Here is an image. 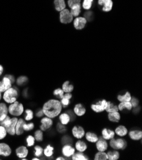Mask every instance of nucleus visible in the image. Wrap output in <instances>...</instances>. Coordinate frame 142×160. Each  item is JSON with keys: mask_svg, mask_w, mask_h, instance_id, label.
Wrapping results in <instances>:
<instances>
[{"mask_svg": "<svg viewBox=\"0 0 142 160\" xmlns=\"http://www.w3.org/2000/svg\"><path fill=\"white\" fill-rule=\"evenodd\" d=\"M62 105L60 101L52 99L44 103L42 111L46 117L52 119L59 116L62 111Z\"/></svg>", "mask_w": 142, "mask_h": 160, "instance_id": "nucleus-1", "label": "nucleus"}, {"mask_svg": "<svg viewBox=\"0 0 142 160\" xmlns=\"http://www.w3.org/2000/svg\"><path fill=\"white\" fill-rule=\"evenodd\" d=\"M19 96V93L16 88L10 87L7 91L4 92L3 99L6 103L11 104L14 102L17 101V99Z\"/></svg>", "mask_w": 142, "mask_h": 160, "instance_id": "nucleus-2", "label": "nucleus"}, {"mask_svg": "<svg viewBox=\"0 0 142 160\" xmlns=\"http://www.w3.org/2000/svg\"><path fill=\"white\" fill-rule=\"evenodd\" d=\"M8 109L9 114L15 117L21 116L24 112L23 105L17 101L14 102L10 105Z\"/></svg>", "mask_w": 142, "mask_h": 160, "instance_id": "nucleus-3", "label": "nucleus"}, {"mask_svg": "<svg viewBox=\"0 0 142 160\" xmlns=\"http://www.w3.org/2000/svg\"><path fill=\"white\" fill-rule=\"evenodd\" d=\"M110 146L114 150H124L127 147L128 144L123 138H119L115 139L112 138L110 141Z\"/></svg>", "mask_w": 142, "mask_h": 160, "instance_id": "nucleus-4", "label": "nucleus"}, {"mask_svg": "<svg viewBox=\"0 0 142 160\" xmlns=\"http://www.w3.org/2000/svg\"><path fill=\"white\" fill-rule=\"evenodd\" d=\"M107 105V101L103 99L98 101L94 104H92L90 106L91 109L96 113H100L105 111V108Z\"/></svg>", "mask_w": 142, "mask_h": 160, "instance_id": "nucleus-5", "label": "nucleus"}, {"mask_svg": "<svg viewBox=\"0 0 142 160\" xmlns=\"http://www.w3.org/2000/svg\"><path fill=\"white\" fill-rule=\"evenodd\" d=\"M73 16L68 9H64L60 12V21L63 24H69L73 21Z\"/></svg>", "mask_w": 142, "mask_h": 160, "instance_id": "nucleus-6", "label": "nucleus"}, {"mask_svg": "<svg viewBox=\"0 0 142 160\" xmlns=\"http://www.w3.org/2000/svg\"><path fill=\"white\" fill-rule=\"evenodd\" d=\"M40 122H41V125H40V128L42 131L47 130V129L51 128L53 125V121L52 119L48 117L42 118Z\"/></svg>", "mask_w": 142, "mask_h": 160, "instance_id": "nucleus-7", "label": "nucleus"}, {"mask_svg": "<svg viewBox=\"0 0 142 160\" xmlns=\"http://www.w3.org/2000/svg\"><path fill=\"white\" fill-rule=\"evenodd\" d=\"M72 134L75 138L77 139L82 138L85 135V130L83 127L76 125L72 128Z\"/></svg>", "mask_w": 142, "mask_h": 160, "instance_id": "nucleus-8", "label": "nucleus"}, {"mask_svg": "<svg viewBox=\"0 0 142 160\" xmlns=\"http://www.w3.org/2000/svg\"><path fill=\"white\" fill-rule=\"evenodd\" d=\"M17 121L18 119L16 117L11 118L10 122L8 126L5 127L7 132L8 134L10 135H16V126Z\"/></svg>", "mask_w": 142, "mask_h": 160, "instance_id": "nucleus-9", "label": "nucleus"}, {"mask_svg": "<svg viewBox=\"0 0 142 160\" xmlns=\"http://www.w3.org/2000/svg\"><path fill=\"white\" fill-rule=\"evenodd\" d=\"M61 152L63 156L67 158H70L72 156V155L75 153V148L72 147L71 144H64L62 148Z\"/></svg>", "mask_w": 142, "mask_h": 160, "instance_id": "nucleus-10", "label": "nucleus"}, {"mask_svg": "<svg viewBox=\"0 0 142 160\" xmlns=\"http://www.w3.org/2000/svg\"><path fill=\"white\" fill-rule=\"evenodd\" d=\"M96 147L98 151L105 152L108 149V143L103 137H100L96 142Z\"/></svg>", "mask_w": 142, "mask_h": 160, "instance_id": "nucleus-11", "label": "nucleus"}, {"mask_svg": "<svg viewBox=\"0 0 142 160\" xmlns=\"http://www.w3.org/2000/svg\"><path fill=\"white\" fill-rule=\"evenodd\" d=\"M87 21L85 19V17H77L73 21L74 27L76 29L80 30L82 29L85 28L86 24H87Z\"/></svg>", "mask_w": 142, "mask_h": 160, "instance_id": "nucleus-12", "label": "nucleus"}, {"mask_svg": "<svg viewBox=\"0 0 142 160\" xmlns=\"http://www.w3.org/2000/svg\"><path fill=\"white\" fill-rule=\"evenodd\" d=\"M12 154V149L8 144L0 143V156L8 157Z\"/></svg>", "mask_w": 142, "mask_h": 160, "instance_id": "nucleus-13", "label": "nucleus"}, {"mask_svg": "<svg viewBox=\"0 0 142 160\" xmlns=\"http://www.w3.org/2000/svg\"><path fill=\"white\" fill-rule=\"evenodd\" d=\"M12 87L11 81L4 76L1 81H0V92L3 93Z\"/></svg>", "mask_w": 142, "mask_h": 160, "instance_id": "nucleus-14", "label": "nucleus"}, {"mask_svg": "<svg viewBox=\"0 0 142 160\" xmlns=\"http://www.w3.org/2000/svg\"><path fill=\"white\" fill-rule=\"evenodd\" d=\"M98 4L103 7V11L110 12L113 7V1L111 0H98Z\"/></svg>", "mask_w": 142, "mask_h": 160, "instance_id": "nucleus-15", "label": "nucleus"}, {"mask_svg": "<svg viewBox=\"0 0 142 160\" xmlns=\"http://www.w3.org/2000/svg\"><path fill=\"white\" fill-rule=\"evenodd\" d=\"M73 112L75 115H77V116L81 117L84 116V115L86 112V108L84 107V105L82 103H78L75 105L73 108Z\"/></svg>", "mask_w": 142, "mask_h": 160, "instance_id": "nucleus-16", "label": "nucleus"}, {"mask_svg": "<svg viewBox=\"0 0 142 160\" xmlns=\"http://www.w3.org/2000/svg\"><path fill=\"white\" fill-rule=\"evenodd\" d=\"M16 153L17 156L19 158H26L28 155V150L26 147L20 146L16 149Z\"/></svg>", "mask_w": 142, "mask_h": 160, "instance_id": "nucleus-17", "label": "nucleus"}, {"mask_svg": "<svg viewBox=\"0 0 142 160\" xmlns=\"http://www.w3.org/2000/svg\"><path fill=\"white\" fill-rule=\"evenodd\" d=\"M129 136L133 141H138L142 138V132L140 129H133L129 132Z\"/></svg>", "mask_w": 142, "mask_h": 160, "instance_id": "nucleus-18", "label": "nucleus"}, {"mask_svg": "<svg viewBox=\"0 0 142 160\" xmlns=\"http://www.w3.org/2000/svg\"><path fill=\"white\" fill-rule=\"evenodd\" d=\"M101 135L102 137L105 140H110L111 138H114L115 137V132L108 128H104L101 131Z\"/></svg>", "mask_w": 142, "mask_h": 160, "instance_id": "nucleus-19", "label": "nucleus"}, {"mask_svg": "<svg viewBox=\"0 0 142 160\" xmlns=\"http://www.w3.org/2000/svg\"><path fill=\"white\" fill-rule=\"evenodd\" d=\"M128 133V130L127 128L123 125H120V126H117L115 128V134L119 137H125Z\"/></svg>", "mask_w": 142, "mask_h": 160, "instance_id": "nucleus-20", "label": "nucleus"}, {"mask_svg": "<svg viewBox=\"0 0 142 160\" xmlns=\"http://www.w3.org/2000/svg\"><path fill=\"white\" fill-rule=\"evenodd\" d=\"M72 98V94L71 93H66L64 94L63 97L61 99V103L62 105V107L63 108L67 107L70 104V99Z\"/></svg>", "mask_w": 142, "mask_h": 160, "instance_id": "nucleus-21", "label": "nucleus"}, {"mask_svg": "<svg viewBox=\"0 0 142 160\" xmlns=\"http://www.w3.org/2000/svg\"><path fill=\"white\" fill-rule=\"evenodd\" d=\"M25 123L24 120L22 118L18 119L16 126V134L17 135H21L24 133L23 124Z\"/></svg>", "mask_w": 142, "mask_h": 160, "instance_id": "nucleus-22", "label": "nucleus"}, {"mask_svg": "<svg viewBox=\"0 0 142 160\" xmlns=\"http://www.w3.org/2000/svg\"><path fill=\"white\" fill-rule=\"evenodd\" d=\"M8 109L4 103H0V121H1L8 116Z\"/></svg>", "mask_w": 142, "mask_h": 160, "instance_id": "nucleus-23", "label": "nucleus"}, {"mask_svg": "<svg viewBox=\"0 0 142 160\" xmlns=\"http://www.w3.org/2000/svg\"><path fill=\"white\" fill-rule=\"evenodd\" d=\"M85 138L87 141L91 143H96L98 141V140L99 138L98 136L94 132H88L87 133H85Z\"/></svg>", "mask_w": 142, "mask_h": 160, "instance_id": "nucleus-24", "label": "nucleus"}, {"mask_svg": "<svg viewBox=\"0 0 142 160\" xmlns=\"http://www.w3.org/2000/svg\"><path fill=\"white\" fill-rule=\"evenodd\" d=\"M109 121L113 123H119L120 120V114L119 112H110L108 114Z\"/></svg>", "mask_w": 142, "mask_h": 160, "instance_id": "nucleus-25", "label": "nucleus"}, {"mask_svg": "<svg viewBox=\"0 0 142 160\" xmlns=\"http://www.w3.org/2000/svg\"><path fill=\"white\" fill-rule=\"evenodd\" d=\"M87 149V145L83 141H78L75 143V149H77L78 152L84 153Z\"/></svg>", "mask_w": 142, "mask_h": 160, "instance_id": "nucleus-26", "label": "nucleus"}, {"mask_svg": "<svg viewBox=\"0 0 142 160\" xmlns=\"http://www.w3.org/2000/svg\"><path fill=\"white\" fill-rule=\"evenodd\" d=\"M59 119L61 123L64 125H67L71 121V117L67 112H65L59 114Z\"/></svg>", "mask_w": 142, "mask_h": 160, "instance_id": "nucleus-27", "label": "nucleus"}, {"mask_svg": "<svg viewBox=\"0 0 142 160\" xmlns=\"http://www.w3.org/2000/svg\"><path fill=\"white\" fill-rule=\"evenodd\" d=\"M118 108H119V111H124V110H127V111H131L132 108H133V107H132V105L130 102H120L119 104Z\"/></svg>", "mask_w": 142, "mask_h": 160, "instance_id": "nucleus-28", "label": "nucleus"}, {"mask_svg": "<svg viewBox=\"0 0 142 160\" xmlns=\"http://www.w3.org/2000/svg\"><path fill=\"white\" fill-rule=\"evenodd\" d=\"M105 111L108 113L114 112H119L118 105H116L115 104L111 102H107V105L105 108Z\"/></svg>", "mask_w": 142, "mask_h": 160, "instance_id": "nucleus-29", "label": "nucleus"}, {"mask_svg": "<svg viewBox=\"0 0 142 160\" xmlns=\"http://www.w3.org/2000/svg\"><path fill=\"white\" fill-rule=\"evenodd\" d=\"M55 8L57 11L61 12L66 8V3L64 0H55Z\"/></svg>", "mask_w": 142, "mask_h": 160, "instance_id": "nucleus-30", "label": "nucleus"}, {"mask_svg": "<svg viewBox=\"0 0 142 160\" xmlns=\"http://www.w3.org/2000/svg\"><path fill=\"white\" fill-rule=\"evenodd\" d=\"M62 89L64 93H72L74 89V86L73 84H70V81H65L62 86Z\"/></svg>", "mask_w": 142, "mask_h": 160, "instance_id": "nucleus-31", "label": "nucleus"}, {"mask_svg": "<svg viewBox=\"0 0 142 160\" xmlns=\"http://www.w3.org/2000/svg\"><path fill=\"white\" fill-rule=\"evenodd\" d=\"M72 159L73 160H88L89 159V157L86 156L82 152H78L75 153L72 155Z\"/></svg>", "mask_w": 142, "mask_h": 160, "instance_id": "nucleus-32", "label": "nucleus"}, {"mask_svg": "<svg viewBox=\"0 0 142 160\" xmlns=\"http://www.w3.org/2000/svg\"><path fill=\"white\" fill-rule=\"evenodd\" d=\"M131 99V95L129 92H126L123 95L119 94L117 96V99L120 102H130Z\"/></svg>", "mask_w": 142, "mask_h": 160, "instance_id": "nucleus-33", "label": "nucleus"}, {"mask_svg": "<svg viewBox=\"0 0 142 160\" xmlns=\"http://www.w3.org/2000/svg\"><path fill=\"white\" fill-rule=\"evenodd\" d=\"M108 155V159L110 160H117L120 158V153L115 150V151H110L106 153Z\"/></svg>", "mask_w": 142, "mask_h": 160, "instance_id": "nucleus-34", "label": "nucleus"}, {"mask_svg": "<svg viewBox=\"0 0 142 160\" xmlns=\"http://www.w3.org/2000/svg\"><path fill=\"white\" fill-rule=\"evenodd\" d=\"M54 151V147L53 146H50V144H49L48 146L45 148L43 153H44V154H45V156L50 158L53 155Z\"/></svg>", "mask_w": 142, "mask_h": 160, "instance_id": "nucleus-35", "label": "nucleus"}, {"mask_svg": "<svg viewBox=\"0 0 142 160\" xmlns=\"http://www.w3.org/2000/svg\"><path fill=\"white\" fill-rule=\"evenodd\" d=\"M81 12V5L80 4H77L73 7L71 8L70 13H72L73 17H77Z\"/></svg>", "mask_w": 142, "mask_h": 160, "instance_id": "nucleus-36", "label": "nucleus"}, {"mask_svg": "<svg viewBox=\"0 0 142 160\" xmlns=\"http://www.w3.org/2000/svg\"><path fill=\"white\" fill-rule=\"evenodd\" d=\"M94 159L95 160H107L108 155L105 152L99 151L98 153H97L95 154Z\"/></svg>", "mask_w": 142, "mask_h": 160, "instance_id": "nucleus-37", "label": "nucleus"}, {"mask_svg": "<svg viewBox=\"0 0 142 160\" xmlns=\"http://www.w3.org/2000/svg\"><path fill=\"white\" fill-rule=\"evenodd\" d=\"M34 139L38 142H42L43 140V131L41 129L40 130H37L34 133Z\"/></svg>", "mask_w": 142, "mask_h": 160, "instance_id": "nucleus-38", "label": "nucleus"}, {"mask_svg": "<svg viewBox=\"0 0 142 160\" xmlns=\"http://www.w3.org/2000/svg\"><path fill=\"white\" fill-rule=\"evenodd\" d=\"M28 81V79L26 76H21L17 79V84L19 86H24Z\"/></svg>", "mask_w": 142, "mask_h": 160, "instance_id": "nucleus-39", "label": "nucleus"}, {"mask_svg": "<svg viewBox=\"0 0 142 160\" xmlns=\"http://www.w3.org/2000/svg\"><path fill=\"white\" fill-rule=\"evenodd\" d=\"M56 128H57L58 132L59 133H64L66 132L67 131V127L65 126V125L61 124V123H58L57 124Z\"/></svg>", "mask_w": 142, "mask_h": 160, "instance_id": "nucleus-40", "label": "nucleus"}, {"mask_svg": "<svg viewBox=\"0 0 142 160\" xmlns=\"http://www.w3.org/2000/svg\"><path fill=\"white\" fill-rule=\"evenodd\" d=\"M61 142L63 145L64 144H72L73 142V140L69 135H64L61 138Z\"/></svg>", "mask_w": 142, "mask_h": 160, "instance_id": "nucleus-41", "label": "nucleus"}, {"mask_svg": "<svg viewBox=\"0 0 142 160\" xmlns=\"http://www.w3.org/2000/svg\"><path fill=\"white\" fill-rule=\"evenodd\" d=\"M53 94L54 96L58 97L60 99H61L64 94L63 90L61 88H58L56 89H55L53 92Z\"/></svg>", "mask_w": 142, "mask_h": 160, "instance_id": "nucleus-42", "label": "nucleus"}, {"mask_svg": "<svg viewBox=\"0 0 142 160\" xmlns=\"http://www.w3.org/2000/svg\"><path fill=\"white\" fill-rule=\"evenodd\" d=\"M43 152V148L39 146H37L34 147V155L36 157H40L41 156Z\"/></svg>", "mask_w": 142, "mask_h": 160, "instance_id": "nucleus-43", "label": "nucleus"}, {"mask_svg": "<svg viewBox=\"0 0 142 160\" xmlns=\"http://www.w3.org/2000/svg\"><path fill=\"white\" fill-rule=\"evenodd\" d=\"M94 0H84L82 7L85 10H89L92 7V3Z\"/></svg>", "mask_w": 142, "mask_h": 160, "instance_id": "nucleus-44", "label": "nucleus"}, {"mask_svg": "<svg viewBox=\"0 0 142 160\" xmlns=\"http://www.w3.org/2000/svg\"><path fill=\"white\" fill-rule=\"evenodd\" d=\"M34 124L33 123H30L29 124H26V123H25L23 124L24 131H26V132L31 131L34 129Z\"/></svg>", "mask_w": 142, "mask_h": 160, "instance_id": "nucleus-45", "label": "nucleus"}, {"mask_svg": "<svg viewBox=\"0 0 142 160\" xmlns=\"http://www.w3.org/2000/svg\"><path fill=\"white\" fill-rule=\"evenodd\" d=\"M26 113V117H25V119L26 121H31V119H33V112L30 109H27L25 111Z\"/></svg>", "mask_w": 142, "mask_h": 160, "instance_id": "nucleus-46", "label": "nucleus"}, {"mask_svg": "<svg viewBox=\"0 0 142 160\" xmlns=\"http://www.w3.org/2000/svg\"><path fill=\"white\" fill-rule=\"evenodd\" d=\"M34 141L35 139L34 137L31 136V135H29L26 138V142H27V146L28 147H31L34 144Z\"/></svg>", "mask_w": 142, "mask_h": 160, "instance_id": "nucleus-47", "label": "nucleus"}, {"mask_svg": "<svg viewBox=\"0 0 142 160\" xmlns=\"http://www.w3.org/2000/svg\"><path fill=\"white\" fill-rule=\"evenodd\" d=\"M7 130L4 127L0 125V140H3L7 137Z\"/></svg>", "mask_w": 142, "mask_h": 160, "instance_id": "nucleus-48", "label": "nucleus"}, {"mask_svg": "<svg viewBox=\"0 0 142 160\" xmlns=\"http://www.w3.org/2000/svg\"><path fill=\"white\" fill-rule=\"evenodd\" d=\"M10 120H11V118L10 117L8 116H7L3 120H2L1 121H0V125L5 128L7 126H8L10 122Z\"/></svg>", "mask_w": 142, "mask_h": 160, "instance_id": "nucleus-49", "label": "nucleus"}, {"mask_svg": "<svg viewBox=\"0 0 142 160\" xmlns=\"http://www.w3.org/2000/svg\"><path fill=\"white\" fill-rule=\"evenodd\" d=\"M81 0H68V4L70 8H72L77 4H80Z\"/></svg>", "mask_w": 142, "mask_h": 160, "instance_id": "nucleus-50", "label": "nucleus"}, {"mask_svg": "<svg viewBox=\"0 0 142 160\" xmlns=\"http://www.w3.org/2000/svg\"><path fill=\"white\" fill-rule=\"evenodd\" d=\"M130 102L132 105V107L133 108L136 107H138L139 105V99L138 98H136V97H131Z\"/></svg>", "mask_w": 142, "mask_h": 160, "instance_id": "nucleus-51", "label": "nucleus"}, {"mask_svg": "<svg viewBox=\"0 0 142 160\" xmlns=\"http://www.w3.org/2000/svg\"><path fill=\"white\" fill-rule=\"evenodd\" d=\"M84 16L87 21H91V19H92V16H93V13L91 12H87L85 13Z\"/></svg>", "mask_w": 142, "mask_h": 160, "instance_id": "nucleus-52", "label": "nucleus"}, {"mask_svg": "<svg viewBox=\"0 0 142 160\" xmlns=\"http://www.w3.org/2000/svg\"><path fill=\"white\" fill-rule=\"evenodd\" d=\"M44 115L43 112V111L42 109L40 110H38V111L36 113V116L38 117H42Z\"/></svg>", "mask_w": 142, "mask_h": 160, "instance_id": "nucleus-53", "label": "nucleus"}, {"mask_svg": "<svg viewBox=\"0 0 142 160\" xmlns=\"http://www.w3.org/2000/svg\"><path fill=\"white\" fill-rule=\"evenodd\" d=\"M5 77H8L10 80L12 84L15 82V77L13 76H11V75H7V76H5Z\"/></svg>", "mask_w": 142, "mask_h": 160, "instance_id": "nucleus-54", "label": "nucleus"}, {"mask_svg": "<svg viewBox=\"0 0 142 160\" xmlns=\"http://www.w3.org/2000/svg\"><path fill=\"white\" fill-rule=\"evenodd\" d=\"M140 107H134V110H133V112L134 113H138L139 112V111H140Z\"/></svg>", "mask_w": 142, "mask_h": 160, "instance_id": "nucleus-55", "label": "nucleus"}, {"mask_svg": "<svg viewBox=\"0 0 142 160\" xmlns=\"http://www.w3.org/2000/svg\"><path fill=\"white\" fill-rule=\"evenodd\" d=\"M3 72V67L0 64V76H1Z\"/></svg>", "mask_w": 142, "mask_h": 160, "instance_id": "nucleus-56", "label": "nucleus"}, {"mask_svg": "<svg viewBox=\"0 0 142 160\" xmlns=\"http://www.w3.org/2000/svg\"><path fill=\"white\" fill-rule=\"evenodd\" d=\"M55 159L56 160H64L65 158L64 157H62V156H59V157H58Z\"/></svg>", "mask_w": 142, "mask_h": 160, "instance_id": "nucleus-57", "label": "nucleus"}, {"mask_svg": "<svg viewBox=\"0 0 142 160\" xmlns=\"http://www.w3.org/2000/svg\"><path fill=\"white\" fill-rule=\"evenodd\" d=\"M32 159H33V160H36V159H37V160H39L40 159H38V158H33Z\"/></svg>", "mask_w": 142, "mask_h": 160, "instance_id": "nucleus-58", "label": "nucleus"}, {"mask_svg": "<svg viewBox=\"0 0 142 160\" xmlns=\"http://www.w3.org/2000/svg\"><path fill=\"white\" fill-rule=\"evenodd\" d=\"M1 98H2V96H1V92H0V100H1Z\"/></svg>", "mask_w": 142, "mask_h": 160, "instance_id": "nucleus-59", "label": "nucleus"}]
</instances>
